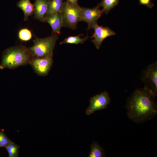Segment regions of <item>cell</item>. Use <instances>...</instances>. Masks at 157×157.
<instances>
[{
	"mask_svg": "<svg viewBox=\"0 0 157 157\" xmlns=\"http://www.w3.org/2000/svg\"><path fill=\"white\" fill-rule=\"evenodd\" d=\"M156 95L144 87L136 90L127 100L126 108L129 118L138 123L153 118L157 113L155 101Z\"/></svg>",
	"mask_w": 157,
	"mask_h": 157,
	"instance_id": "1",
	"label": "cell"
},
{
	"mask_svg": "<svg viewBox=\"0 0 157 157\" xmlns=\"http://www.w3.org/2000/svg\"><path fill=\"white\" fill-rule=\"evenodd\" d=\"M34 58L28 48L22 45L11 47L5 49L2 53L0 69H13L29 64Z\"/></svg>",
	"mask_w": 157,
	"mask_h": 157,
	"instance_id": "2",
	"label": "cell"
},
{
	"mask_svg": "<svg viewBox=\"0 0 157 157\" xmlns=\"http://www.w3.org/2000/svg\"><path fill=\"white\" fill-rule=\"evenodd\" d=\"M58 38V34H55L43 38L35 37L33 45L28 48L29 50L34 58H43L52 56Z\"/></svg>",
	"mask_w": 157,
	"mask_h": 157,
	"instance_id": "3",
	"label": "cell"
},
{
	"mask_svg": "<svg viewBox=\"0 0 157 157\" xmlns=\"http://www.w3.org/2000/svg\"><path fill=\"white\" fill-rule=\"evenodd\" d=\"M81 7L66 1H64L61 13L63 19V26L74 29L78 23L81 21Z\"/></svg>",
	"mask_w": 157,
	"mask_h": 157,
	"instance_id": "4",
	"label": "cell"
},
{
	"mask_svg": "<svg viewBox=\"0 0 157 157\" xmlns=\"http://www.w3.org/2000/svg\"><path fill=\"white\" fill-rule=\"evenodd\" d=\"M90 101V105L86 111V113L88 115L96 111L106 108L110 103V98L108 93L105 91L91 97Z\"/></svg>",
	"mask_w": 157,
	"mask_h": 157,
	"instance_id": "5",
	"label": "cell"
},
{
	"mask_svg": "<svg viewBox=\"0 0 157 157\" xmlns=\"http://www.w3.org/2000/svg\"><path fill=\"white\" fill-rule=\"evenodd\" d=\"M144 88L157 94V62L149 65L142 78Z\"/></svg>",
	"mask_w": 157,
	"mask_h": 157,
	"instance_id": "6",
	"label": "cell"
},
{
	"mask_svg": "<svg viewBox=\"0 0 157 157\" xmlns=\"http://www.w3.org/2000/svg\"><path fill=\"white\" fill-rule=\"evenodd\" d=\"M53 55L43 58H34L29 63L38 75L45 76L50 71L53 63Z\"/></svg>",
	"mask_w": 157,
	"mask_h": 157,
	"instance_id": "7",
	"label": "cell"
},
{
	"mask_svg": "<svg viewBox=\"0 0 157 157\" xmlns=\"http://www.w3.org/2000/svg\"><path fill=\"white\" fill-rule=\"evenodd\" d=\"M92 28H94V32L91 38H94L91 40L96 48L99 49L100 47L103 40L106 38L116 34L110 28L99 26L97 21L93 24Z\"/></svg>",
	"mask_w": 157,
	"mask_h": 157,
	"instance_id": "8",
	"label": "cell"
},
{
	"mask_svg": "<svg viewBox=\"0 0 157 157\" xmlns=\"http://www.w3.org/2000/svg\"><path fill=\"white\" fill-rule=\"evenodd\" d=\"M98 5L92 8L81 7V21L87 23L88 30L92 28L94 23L101 16L103 12Z\"/></svg>",
	"mask_w": 157,
	"mask_h": 157,
	"instance_id": "9",
	"label": "cell"
},
{
	"mask_svg": "<svg viewBox=\"0 0 157 157\" xmlns=\"http://www.w3.org/2000/svg\"><path fill=\"white\" fill-rule=\"evenodd\" d=\"M49 0H35L34 4L35 18L44 22L47 16Z\"/></svg>",
	"mask_w": 157,
	"mask_h": 157,
	"instance_id": "10",
	"label": "cell"
},
{
	"mask_svg": "<svg viewBox=\"0 0 157 157\" xmlns=\"http://www.w3.org/2000/svg\"><path fill=\"white\" fill-rule=\"evenodd\" d=\"M44 22L50 24L53 34H60L61 28L63 26V17L61 12L47 17Z\"/></svg>",
	"mask_w": 157,
	"mask_h": 157,
	"instance_id": "11",
	"label": "cell"
},
{
	"mask_svg": "<svg viewBox=\"0 0 157 157\" xmlns=\"http://www.w3.org/2000/svg\"><path fill=\"white\" fill-rule=\"evenodd\" d=\"M17 4L24 13V21L28 20L29 17L34 13V4L32 3L30 0H20Z\"/></svg>",
	"mask_w": 157,
	"mask_h": 157,
	"instance_id": "12",
	"label": "cell"
},
{
	"mask_svg": "<svg viewBox=\"0 0 157 157\" xmlns=\"http://www.w3.org/2000/svg\"><path fill=\"white\" fill-rule=\"evenodd\" d=\"M63 1L64 0H49L47 17L61 12Z\"/></svg>",
	"mask_w": 157,
	"mask_h": 157,
	"instance_id": "13",
	"label": "cell"
},
{
	"mask_svg": "<svg viewBox=\"0 0 157 157\" xmlns=\"http://www.w3.org/2000/svg\"><path fill=\"white\" fill-rule=\"evenodd\" d=\"M91 150L89 157L105 156L104 149L97 142H94L90 145Z\"/></svg>",
	"mask_w": 157,
	"mask_h": 157,
	"instance_id": "14",
	"label": "cell"
},
{
	"mask_svg": "<svg viewBox=\"0 0 157 157\" xmlns=\"http://www.w3.org/2000/svg\"><path fill=\"white\" fill-rule=\"evenodd\" d=\"M119 1V0H102L98 5L102 7L103 12L107 14L110 10L118 5Z\"/></svg>",
	"mask_w": 157,
	"mask_h": 157,
	"instance_id": "15",
	"label": "cell"
},
{
	"mask_svg": "<svg viewBox=\"0 0 157 157\" xmlns=\"http://www.w3.org/2000/svg\"><path fill=\"white\" fill-rule=\"evenodd\" d=\"M81 35H79L75 36H69L65 38L60 43V44L64 43L78 44H83L88 38V36L83 38H80Z\"/></svg>",
	"mask_w": 157,
	"mask_h": 157,
	"instance_id": "16",
	"label": "cell"
},
{
	"mask_svg": "<svg viewBox=\"0 0 157 157\" xmlns=\"http://www.w3.org/2000/svg\"><path fill=\"white\" fill-rule=\"evenodd\" d=\"M19 39L22 42H27L31 40L32 37L31 31L27 28L21 29L18 33Z\"/></svg>",
	"mask_w": 157,
	"mask_h": 157,
	"instance_id": "17",
	"label": "cell"
},
{
	"mask_svg": "<svg viewBox=\"0 0 157 157\" xmlns=\"http://www.w3.org/2000/svg\"><path fill=\"white\" fill-rule=\"evenodd\" d=\"M5 148L8 153L9 157H18L19 146L12 141Z\"/></svg>",
	"mask_w": 157,
	"mask_h": 157,
	"instance_id": "18",
	"label": "cell"
},
{
	"mask_svg": "<svg viewBox=\"0 0 157 157\" xmlns=\"http://www.w3.org/2000/svg\"><path fill=\"white\" fill-rule=\"evenodd\" d=\"M12 141L4 132L0 130V147H6Z\"/></svg>",
	"mask_w": 157,
	"mask_h": 157,
	"instance_id": "19",
	"label": "cell"
},
{
	"mask_svg": "<svg viewBox=\"0 0 157 157\" xmlns=\"http://www.w3.org/2000/svg\"><path fill=\"white\" fill-rule=\"evenodd\" d=\"M140 4L145 6L148 8H151L154 6L151 0H139Z\"/></svg>",
	"mask_w": 157,
	"mask_h": 157,
	"instance_id": "20",
	"label": "cell"
},
{
	"mask_svg": "<svg viewBox=\"0 0 157 157\" xmlns=\"http://www.w3.org/2000/svg\"><path fill=\"white\" fill-rule=\"evenodd\" d=\"M67 1L72 4H78V0H67Z\"/></svg>",
	"mask_w": 157,
	"mask_h": 157,
	"instance_id": "21",
	"label": "cell"
}]
</instances>
